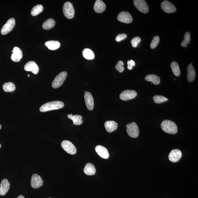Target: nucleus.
Instances as JSON below:
<instances>
[{
    "label": "nucleus",
    "mask_w": 198,
    "mask_h": 198,
    "mask_svg": "<svg viewBox=\"0 0 198 198\" xmlns=\"http://www.w3.org/2000/svg\"><path fill=\"white\" fill-rule=\"evenodd\" d=\"M64 104L60 101L50 102L43 105L40 107V111L41 112H46L49 111L57 110L63 108Z\"/></svg>",
    "instance_id": "obj_1"
},
{
    "label": "nucleus",
    "mask_w": 198,
    "mask_h": 198,
    "mask_svg": "<svg viewBox=\"0 0 198 198\" xmlns=\"http://www.w3.org/2000/svg\"><path fill=\"white\" fill-rule=\"evenodd\" d=\"M161 127L165 132L170 134H175L177 131V127L174 122L166 120L161 124Z\"/></svg>",
    "instance_id": "obj_2"
},
{
    "label": "nucleus",
    "mask_w": 198,
    "mask_h": 198,
    "mask_svg": "<svg viewBox=\"0 0 198 198\" xmlns=\"http://www.w3.org/2000/svg\"><path fill=\"white\" fill-rule=\"evenodd\" d=\"M63 12L65 16L68 19H71L73 18L75 11L73 5L69 2L65 3L63 7Z\"/></svg>",
    "instance_id": "obj_3"
},
{
    "label": "nucleus",
    "mask_w": 198,
    "mask_h": 198,
    "mask_svg": "<svg viewBox=\"0 0 198 198\" xmlns=\"http://www.w3.org/2000/svg\"><path fill=\"white\" fill-rule=\"evenodd\" d=\"M126 127L127 134L129 136L133 138L138 137L139 134V130L136 123L132 122L131 123L128 124Z\"/></svg>",
    "instance_id": "obj_4"
},
{
    "label": "nucleus",
    "mask_w": 198,
    "mask_h": 198,
    "mask_svg": "<svg viewBox=\"0 0 198 198\" xmlns=\"http://www.w3.org/2000/svg\"><path fill=\"white\" fill-rule=\"evenodd\" d=\"M67 73L66 72H62L57 75L52 83V86L54 88H59L62 86L65 80Z\"/></svg>",
    "instance_id": "obj_5"
},
{
    "label": "nucleus",
    "mask_w": 198,
    "mask_h": 198,
    "mask_svg": "<svg viewBox=\"0 0 198 198\" xmlns=\"http://www.w3.org/2000/svg\"><path fill=\"white\" fill-rule=\"evenodd\" d=\"M15 24L16 21L14 18H11L9 19L2 28L1 30V34L3 35L8 34L13 29Z\"/></svg>",
    "instance_id": "obj_6"
},
{
    "label": "nucleus",
    "mask_w": 198,
    "mask_h": 198,
    "mask_svg": "<svg viewBox=\"0 0 198 198\" xmlns=\"http://www.w3.org/2000/svg\"><path fill=\"white\" fill-rule=\"evenodd\" d=\"M61 145L63 149L66 152L71 155H74L77 152V149L74 145L69 140H64Z\"/></svg>",
    "instance_id": "obj_7"
},
{
    "label": "nucleus",
    "mask_w": 198,
    "mask_h": 198,
    "mask_svg": "<svg viewBox=\"0 0 198 198\" xmlns=\"http://www.w3.org/2000/svg\"><path fill=\"white\" fill-rule=\"evenodd\" d=\"M135 6L139 11L143 13H147L149 11V7L146 2L144 0H134Z\"/></svg>",
    "instance_id": "obj_8"
},
{
    "label": "nucleus",
    "mask_w": 198,
    "mask_h": 198,
    "mask_svg": "<svg viewBox=\"0 0 198 198\" xmlns=\"http://www.w3.org/2000/svg\"><path fill=\"white\" fill-rule=\"evenodd\" d=\"M136 96L137 93L135 90H125L120 94V98L122 100L127 101L134 99Z\"/></svg>",
    "instance_id": "obj_9"
},
{
    "label": "nucleus",
    "mask_w": 198,
    "mask_h": 198,
    "mask_svg": "<svg viewBox=\"0 0 198 198\" xmlns=\"http://www.w3.org/2000/svg\"><path fill=\"white\" fill-rule=\"evenodd\" d=\"M161 7L164 12L168 13H174L177 10L174 5L167 1L163 2L161 3Z\"/></svg>",
    "instance_id": "obj_10"
},
{
    "label": "nucleus",
    "mask_w": 198,
    "mask_h": 198,
    "mask_svg": "<svg viewBox=\"0 0 198 198\" xmlns=\"http://www.w3.org/2000/svg\"><path fill=\"white\" fill-rule=\"evenodd\" d=\"M117 19L121 23L129 24L132 22L133 19L130 13L127 12H122L118 15Z\"/></svg>",
    "instance_id": "obj_11"
},
{
    "label": "nucleus",
    "mask_w": 198,
    "mask_h": 198,
    "mask_svg": "<svg viewBox=\"0 0 198 198\" xmlns=\"http://www.w3.org/2000/svg\"><path fill=\"white\" fill-rule=\"evenodd\" d=\"M43 184V181L39 175L34 174L31 177V186L33 188L36 189L41 186Z\"/></svg>",
    "instance_id": "obj_12"
},
{
    "label": "nucleus",
    "mask_w": 198,
    "mask_h": 198,
    "mask_svg": "<svg viewBox=\"0 0 198 198\" xmlns=\"http://www.w3.org/2000/svg\"><path fill=\"white\" fill-rule=\"evenodd\" d=\"M182 156V153L180 150L177 149H173L170 153L168 158L171 162H178Z\"/></svg>",
    "instance_id": "obj_13"
},
{
    "label": "nucleus",
    "mask_w": 198,
    "mask_h": 198,
    "mask_svg": "<svg viewBox=\"0 0 198 198\" xmlns=\"http://www.w3.org/2000/svg\"><path fill=\"white\" fill-rule=\"evenodd\" d=\"M12 54L11 58L13 62H19L23 57V52L20 49L17 47H15L12 51Z\"/></svg>",
    "instance_id": "obj_14"
},
{
    "label": "nucleus",
    "mask_w": 198,
    "mask_h": 198,
    "mask_svg": "<svg viewBox=\"0 0 198 198\" xmlns=\"http://www.w3.org/2000/svg\"><path fill=\"white\" fill-rule=\"evenodd\" d=\"M84 98L87 108L88 110H93L94 107V101L92 94L89 92H85Z\"/></svg>",
    "instance_id": "obj_15"
},
{
    "label": "nucleus",
    "mask_w": 198,
    "mask_h": 198,
    "mask_svg": "<svg viewBox=\"0 0 198 198\" xmlns=\"http://www.w3.org/2000/svg\"><path fill=\"white\" fill-rule=\"evenodd\" d=\"M24 70L26 71L32 72L34 74H37L39 71L38 66L34 62L31 61L27 62L24 66Z\"/></svg>",
    "instance_id": "obj_16"
},
{
    "label": "nucleus",
    "mask_w": 198,
    "mask_h": 198,
    "mask_svg": "<svg viewBox=\"0 0 198 198\" xmlns=\"http://www.w3.org/2000/svg\"><path fill=\"white\" fill-rule=\"evenodd\" d=\"M10 184L6 179H3L0 186V195L4 196L8 192L10 188Z\"/></svg>",
    "instance_id": "obj_17"
},
{
    "label": "nucleus",
    "mask_w": 198,
    "mask_h": 198,
    "mask_svg": "<svg viewBox=\"0 0 198 198\" xmlns=\"http://www.w3.org/2000/svg\"><path fill=\"white\" fill-rule=\"evenodd\" d=\"M96 152L102 158L107 159L109 158V154L106 148L101 145L96 146L95 148Z\"/></svg>",
    "instance_id": "obj_18"
},
{
    "label": "nucleus",
    "mask_w": 198,
    "mask_h": 198,
    "mask_svg": "<svg viewBox=\"0 0 198 198\" xmlns=\"http://www.w3.org/2000/svg\"><path fill=\"white\" fill-rule=\"evenodd\" d=\"M106 6L104 2L101 0H97L95 2L94 6V11L98 13H101L104 12Z\"/></svg>",
    "instance_id": "obj_19"
},
{
    "label": "nucleus",
    "mask_w": 198,
    "mask_h": 198,
    "mask_svg": "<svg viewBox=\"0 0 198 198\" xmlns=\"http://www.w3.org/2000/svg\"><path fill=\"white\" fill-rule=\"evenodd\" d=\"M187 71V79L189 82H192L195 79L196 76L195 68L192 65L190 64L188 66Z\"/></svg>",
    "instance_id": "obj_20"
},
{
    "label": "nucleus",
    "mask_w": 198,
    "mask_h": 198,
    "mask_svg": "<svg viewBox=\"0 0 198 198\" xmlns=\"http://www.w3.org/2000/svg\"><path fill=\"white\" fill-rule=\"evenodd\" d=\"M105 127L107 132L112 133L116 130L118 127V124L114 121H108L105 122Z\"/></svg>",
    "instance_id": "obj_21"
},
{
    "label": "nucleus",
    "mask_w": 198,
    "mask_h": 198,
    "mask_svg": "<svg viewBox=\"0 0 198 198\" xmlns=\"http://www.w3.org/2000/svg\"><path fill=\"white\" fill-rule=\"evenodd\" d=\"M84 172V173L87 175H94L96 173L95 166L93 164L91 163H88L85 166Z\"/></svg>",
    "instance_id": "obj_22"
},
{
    "label": "nucleus",
    "mask_w": 198,
    "mask_h": 198,
    "mask_svg": "<svg viewBox=\"0 0 198 198\" xmlns=\"http://www.w3.org/2000/svg\"><path fill=\"white\" fill-rule=\"evenodd\" d=\"M45 45L49 49L54 50L58 49L60 47V43L57 41L50 40L46 42Z\"/></svg>",
    "instance_id": "obj_23"
},
{
    "label": "nucleus",
    "mask_w": 198,
    "mask_h": 198,
    "mask_svg": "<svg viewBox=\"0 0 198 198\" xmlns=\"http://www.w3.org/2000/svg\"><path fill=\"white\" fill-rule=\"evenodd\" d=\"M146 81H150L155 85H158L160 82V77L156 75L150 74L147 76L145 77Z\"/></svg>",
    "instance_id": "obj_24"
},
{
    "label": "nucleus",
    "mask_w": 198,
    "mask_h": 198,
    "mask_svg": "<svg viewBox=\"0 0 198 198\" xmlns=\"http://www.w3.org/2000/svg\"><path fill=\"white\" fill-rule=\"evenodd\" d=\"M68 117L73 120V125H80L83 123L82 117L80 115H73V114H68Z\"/></svg>",
    "instance_id": "obj_25"
},
{
    "label": "nucleus",
    "mask_w": 198,
    "mask_h": 198,
    "mask_svg": "<svg viewBox=\"0 0 198 198\" xmlns=\"http://www.w3.org/2000/svg\"><path fill=\"white\" fill-rule=\"evenodd\" d=\"M82 54L85 58L88 60H92L95 57V55L91 50L89 49H85L82 52Z\"/></svg>",
    "instance_id": "obj_26"
},
{
    "label": "nucleus",
    "mask_w": 198,
    "mask_h": 198,
    "mask_svg": "<svg viewBox=\"0 0 198 198\" xmlns=\"http://www.w3.org/2000/svg\"><path fill=\"white\" fill-rule=\"evenodd\" d=\"M55 25V21L52 18H50L44 22L42 25V27L45 30H49L54 27Z\"/></svg>",
    "instance_id": "obj_27"
},
{
    "label": "nucleus",
    "mask_w": 198,
    "mask_h": 198,
    "mask_svg": "<svg viewBox=\"0 0 198 198\" xmlns=\"http://www.w3.org/2000/svg\"><path fill=\"white\" fill-rule=\"evenodd\" d=\"M3 88L6 92H11L15 90L16 86L13 83L10 82L4 83L3 86Z\"/></svg>",
    "instance_id": "obj_28"
},
{
    "label": "nucleus",
    "mask_w": 198,
    "mask_h": 198,
    "mask_svg": "<svg viewBox=\"0 0 198 198\" xmlns=\"http://www.w3.org/2000/svg\"><path fill=\"white\" fill-rule=\"evenodd\" d=\"M171 67L174 75L175 76L179 77L180 75L181 71L178 64L175 62H172L171 64Z\"/></svg>",
    "instance_id": "obj_29"
},
{
    "label": "nucleus",
    "mask_w": 198,
    "mask_h": 198,
    "mask_svg": "<svg viewBox=\"0 0 198 198\" xmlns=\"http://www.w3.org/2000/svg\"><path fill=\"white\" fill-rule=\"evenodd\" d=\"M43 10V7L41 5H38L34 6L31 11V14L33 16L38 15Z\"/></svg>",
    "instance_id": "obj_30"
},
{
    "label": "nucleus",
    "mask_w": 198,
    "mask_h": 198,
    "mask_svg": "<svg viewBox=\"0 0 198 198\" xmlns=\"http://www.w3.org/2000/svg\"><path fill=\"white\" fill-rule=\"evenodd\" d=\"M190 40V34L189 32H186L185 34L184 40L181 43V45L183 47H187L188 44H189Z\"/></svg>",
    "instance_id": "obj_31"
},
{
    "label": "nucleus",
    "mask_w": 198,
    "mask_h": 198,
    "mask_svg": "<svg viewBox=\"0 0 198 198\" xmlns=\"http://www.w3.org/2000/svg\"><path fill=\"white\" fill-rule=\"evenodd\" d=\"M153 99L155 103H162L168 101L167 98L162 95H159L154 96L153 98Z\"/></svg>",
    "instance_id": "obj_32"
},
{
    "label": "nucleus",
    "mask_w": 198,
    "mask_h": 198,
    "mask_svg": "<svg viewBox=\"0 0 198 198\" xmlns=\"http://www.w3.org/2000/svg\"><path fill=\"white\" fill-rule=\"evenodd\" d=\"M159 41H160V38L159 36H156L154 37L150 44L151 49H154L156 48L159 44Z\"/></svg>",
    "instance_id": "obj_33"
},
{
    "label": "nucleus",
    "mask_w": 198,
    "mask_h": 198,
    "mask_svg": "<svg viewBox=\"0 0 198 198\" xmlns=\"http://www.w3.org/2000/svg\"><path fill=\"white\" fill-rule=\"evenodd\" d=\"M140 41H141V39L139 37L136 36L133 38L131 40V42L133 47H136Z\"/></svg>",
    "instance_id": "obj_34"
},
{
    "label": "nucleus",
    "mask_w": 198,
    "mask_h": 198,
    "mask_svg": "<svg viewBox=\"0 0 198 198\" xmlns=\"http://www.w3.org/2000/svg\"><path fill=\"white\" fill-rule=\"evenodd\" d=\"M124 63L122 61H120L118 62L117 65L115 66V68L117 71L120 73H122L124 71L125 68L123 67Z\"/></svg>",
    "instance_id": "obj_35"
},
{
    "label": "nucleus",
    "mask_w": 198,
    "mask_h": 198,
    "mask_svg": "<svg viewBox=\"0 0 198 198\" xmlns=\"http://www.w3.org/2000/svg\"><path fill=\"white\" fill-rule=\"evenodd\" d=\"M127 35L125 34H119L116 36L115 40L116 42H119L127 38Z\"/></svg>",
    "instance_id": "obj_36"
},
{
    "label": "nucleus",
    "mask_w": 198,
    "mask_h": 198,
    "mask_svg": "<svg viewBox=\"0 0 198 198\" xmlns=\"http://www.w3.org/2000/svg\"><path fill=\"white\" fill-rule=\"evenodd\" d=\"M127 64L128 65V69L129 70L132 69L133 66H134L136 65V64H135V62L133 60L128 61Z\"/></svg>",
    "instance_id": "obj_37"
},
{
    "label": "nucleus",
    "mask_w": 198,
    "mask_h": 198,
    "mask_svg": "<svg viewBox=\"0 0 198 198\" xmlns=\"http://www.w3.org/2000/svg\"><path fill=\"white\" fill-rule=\"evenodd\" d=\"M17 198H25L23 196L20 195Z\"/></svg>",
    "instance_id": "obj_38"
},
{
    "label": "nucleus",
    "mask_w": 198,
    "mask_h": 198,
    "mask_svg": "<svg viewBox=\"0 0 198 198\" xmlns=\"http://www.w3.org/2000/svg\"><path fill=\"white\" fill-rule=\"evenodd\" d=\"M1 128H2L1 125H0V129H1Z\"/></svg>",
    "instance_id": "obj_39"
},
{
    "label": "nucleus",
    "mask_w": 198,
    "mask_h": 198,
    "mask_svg": "<svg viewBox=\"0 0 198 198\" xmlns=\"http://www.w3.org/2000/svg\"><path fill=\"white\" fill-rule=\"evenodd\" d=\"M1 144H0V148H1Z\"/></svg>",
    "instance_id": "obj_40"
},
{
    "label": "nucleus",
    "mask_w": 198,
    "mask_h": 198,
    "mask_svg": "<svg viewBox=\"0 0 198 198\" xmlns=\"http://www.w3.org/2000/svg\"><path fill=\"white\" fill-rule=\"evenodd\" d=\"M28 77H29V75H28Z\"/></svg>",
    "instance_id": "obj_41"
},
{
    "label": "nucleus",
    "mask_w": 198,
    "mask_h": 198,
    "mask_svg": "<svg viewBox=\"0 0 198 198\" xmlns=\"http://www.w3.org/2000/svg\"></svg>",
    "instance_id": "obj_42"
}]
</instances>
